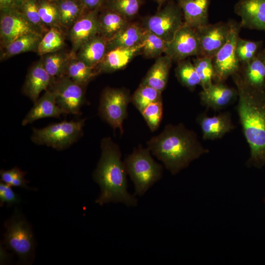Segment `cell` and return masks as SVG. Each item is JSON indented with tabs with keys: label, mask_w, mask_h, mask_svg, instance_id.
I'll return each mask as SVG.
<instances>
[{
	"label": "cell",
	"mask_w": 265,
	"mask_h": 265,
	"mask_svg": "<svg viewBox=\"0 0 265 265\" xmlns=\"http://www.w3.org/2000/svg\"><path fill=\"white\" fill-rule=\"evenodd\" d=\"M238 94L237 111L250 148L247 165H265V90L247 84L239 72L232 76Z\"/></svg>",
	"instance_id": "obj_1"
},
{
	"label": "cell",
	"mask_w": 265,
	"mask_h": 265,
	"mask_svg": "<svg viewBox=\"0 0 265 265\" xmlns=\"http://www.w3.org/2000/svg\"><path fill=\"white\" fill-rule=\"evenodd\" d=\"M151 154L172 175L186 168L193 160L209 152L193 131L183 123L168 124L147 142Z\"/></svg>",
	"instance_id": "obj_2"
},
{
	"label": "cell",
	"mask_w": 265,
	"mask_h": 265,
	"mask_svg": "<svg viewBox=\"0 0 265 265\" xmlns=\"http://www.w3.org/2000/svg\"><path fill=\"white\" fill-rule=\"evenodd\" d=\"M101 157L93 174L101 190L95 202L100 206L113 202L136 206L137 199L128 191L127 173L119 146L110 137H106L101 140Z\"/></svg>",
	"instance_id": "obj_3"
},
{
	"label": "cell",
	"mask_w": 265,
	"mask_h": 265,
	"mask_svg": "<svg viewBox=\"0 0 265 265\" xmlns=\"http://www.w3.org/2000/svg\"><path fill=\"white\" fill-rule=\"evenodd\" d=\"M148 148L139 145L128 155L124 163L134 187V194L142 196L161 178L162 166L156 162Z\"/></svg>",
	"instance_id": "obj_4"
},
{
	"label": "cell",
	"mask_w": 265,
	"mask_h": 265,
	"mask_svg": "<svg viewBox=\"0 0 265 265\" xmlns=\"http://www.w3.org/2000/svg\"><path fill=\"white\" fill-rule=\"evenodd\" d=\"M85 119L64 121L41 129L34 128L31 136L33 142L57 150L69 148L82 135Z\"/></svg>",
	"instance_id": "obj_5"
},
{
	"label": "cell",
	"mask_w": 265,
	"mask_h": 265,
	"mask_svg": "<svg viewBox=\"0 0 265 265\" xmlns=\"http://www.w3.org/2000/svg\"><path fill=\"white\" fill-rule=\"evenodd\" d=\"M4 244L13 251L23 263H26L33 254L34 236L27 221L16 209L4 223Z\"/></svg>",
	"instance_id": "obj_6"
},
{
	"label": "cell",
	"mask_w": 265,
	"mask_h": 265,
	"mask_svg": "<svg viewBox=\"0 0 265 265\" xmlns=\"http://www.w3.org/2000/svg\"><path fill=\"white\" fill-rule=\"evenodd\" d=\"M230 21V30L227 40L212 58L214 82H224L239 71L240 62L236 54V48L241 26L240 23Z\"/></svg>",
	"instance_id": "obj_7"
},
{
	"label": "cell",
	"mask_w": 265,
	"mask_h": 265,
	"mask_svg": "<svg viewBox=\"0 0 265 265\" xmlns=\"http://www.w3.org/2000/svg\"><path fill=\"white\" fill-rule=\"evenodd\" d=\"M131 97L124 89L107 88L102 93L99 106L100 117L114 130L124 132L123 122L127 116V108Z\"/></svg>",
	"instance_id": "obj_8"
},
{
	"label": "cell",
	"mask_w": 265,
	"mask_h": 265,
	"mask_svg": "<svg viewBox=\"0 0 265 265\" xmlns=\"http://www.w3.org/2000/svg\"><path fill=\"white\" fill-rule=\"evenodd\" d=\"M184 24L181 7L177 2L170 1L154 15L147 18L143 27L169 42Z\"/></svg>",
	"instance_id": "obj_9"
},
{
	"label": "cell",
	"mask_w": 265,
	"mask_h": 265,
	"mask_svg": "<svg viewBox=\"0 0 265 265\" xmlns=\"http://www.w3.org/2000/svg\"><path fill=\"white\" fill-rule=\"evenodd\" d=\"M51 88L54 94L57 105L66 114H79L85 103L83 86L68 77H61L53 83Z\"/></svg>",
	"instance_id": "obj_10"
},
{
	"label": "cell",
	"mask_w": 265,
	"mask_h": 265,
	"mask_svg": "<svg viewBox=\"0 0 265 265\" xmlns=\"http://www.w3.org/2000/svg\"><path fill=\"white\" fill-rule=\"evenodd\" d=\"M164 53L177 62L191 56H202L195 29L184 24L172 39L167 42Z\"/></svg>",
	"instance_id": "obj_11"
},
{
	"label": "cell",
	"mask_w": 265,
	"mask_h": 265,
	"mask_svg": "<svg viewBox=\"0 0 265 265\" xmlns=\"http://www.w3.org/2000/svg\"><path fill=\"white\" fill-rule=\"evenodd\" d=\"M202 56L212 58L226 43L230 30V21L210 24L195 29Z\"/></svg>",
	"instance_id": "obj_12"
},
{
	"label": "cell",
	"mask_w": 265,
	"mask_h": 265,
	"mask_svg": "<svg viewBox=\"0 0 265 265\" xmlns=\"http://www.w3.org/2000/svg\"><path fill=\"white\" fill-rule=\"evenodd\" d=\"M234 11L241 18V27L265 32V0H239Z\"/></svg>",
	"instance_id": "obj_13"
},
{
	"label": "cell",
	"mask_w": 265,
	"mask_h": 265,
	"mask_svg": "<svg viewBox=\"0 0 265 265\" xmlns=\"http://www.w3.org/2000/svg\"><path fill=\"white\" fill-rule=\"evenodd\" d=\"M201 104L207 107L219 110L231 104L238 97L237 89L224 82L212 83L199 93Z\"/></svg>",
	"instance_id": "obj_14"
},
{
	"label": "cell",
	"mask_w": 265,
	"mask_h": 265,
	"mask_svg": "<svg viewBox=\"0 0 265 265\" xmlns=\"http://www.w3.org/2000/svg\"><path fill=\"white\" fill-rule=\"evenodd\" d=\"M197 121L204 140L221 138L234 128L231 115L228 112L212 116L202 114L197 117Z\"/></svg>",
	"instance_id": "obj_15"
},
{
	"label": "cell",
	"mask_w": 265,
	"mask_h": 265,
	"mask_svg": "<svg viewBox=\"0 0 265 265\" xmlns=\"http://www.w3.org/2000/svg\"><path fill=\"white\" fill-rule=\"evenodd\" d=\"M66 112L56 104L54 93L50 89L34 103V105L25 116L22 122L26 126L35 121L47 117L59 118Z\"/></svg>",
	"instance_id": "obj_16"
},
{
	"label": "cell",
	"mask_w": 265,
	"mask_h": 265,
	"mask_svg": "<svg viewBox=\"0 0 265 265\" xmlns=\"http://www.w3.org/2000/svg\"><path fill=\"white\" fill-rule=\"evenodd\" d=\"M100 33V24L96 10L78 19L72 26L70 38L73 46L80 48L85 43Z\"/></svg>",
	"instance_id": "obj_17"
},
{
	"label": "cell",
	"mask_w": 265,
	"mask_h": 265,
	"mask_svg": "<svg viewBox=\"0 0 265 265\" xmlns=\"http://www.w3.org/2000/svg\"><path fill=\"white\" fill-rule=\"evenodd\" d=\"M181 7L184 25L196 29L209 24L210 0H176Z\"/></svg>",
	"instance_id": "obj_18"
},
{
	"label": "cell",
	"mask_w": 265,
	"mask_h": 265,
	"mask_svg": "<svg viewBox=\"0 0 265 265\" xmlns=\"http://www.w3.org/2000/svg\"><path fill=\"white\" fill-rule=\"evenodd\" d=\"M141 43L131 48H117L108 51L99 64V72H112L125 68L136 55L142 53Z\"/></svg>",
	"instance_id": "obj_19"
},
{
	"label": "cell",
	"mask_w": 265,
	"mask_h": 265,
	"mask_svg": "<svg viewBox=\"0 0 265 265\" xmlns=\"http://www.w3.org/2000/svg\"><path fill=\"white\" fill-rule=\"evenodd\" d=\"M53 79L46 71L43 62L34 65L28 72L23 87L24 94L33 103L39 98L40 93L48 90Z\"/></svg>",
	"instance_id": "obj_20"
},
{
	"label": "cell",
	"mask_w": 265,
	"mask_h": 265,
	"mask_svg": "<svg viewBox=\"0 0 265 265\" xmlns=\"http://www.w3.org/2000/svg\"><path fill=\"white\" fill-rule=\"evenodd\" d=\"M32 32H34L29 22L20 15L8 12L1 18V37L6 45L24 35Z\"/></svg>",
	"instance_id": "obj_21"
},
{
	"label": "cell",
	"mask_w": 265,
	"mask_h": 265,
	"mask_svg": "<svg viewBox=\"0 0 265 265\" xmlns=\"http://www.w3.org/2000/svg\"><path fill=\"white\" fill-rule=\"evenodd\" d=\"M172 61L167 55L157 57L141 83L150 86L162 92L166 86Z\"/></svg>",
	"instance_id": "obj_22"
},
{
	"label": "cell",
	"mask_w": 265,
	"mask_h": 265,
	"mask_svg": "<svg viewBox=\"0 0 265 265\" xmlns=\"http://www.w3.org/2000/svg\"><path fill=\"white\" fill-rule=\"evenodd\" d=\"M145 28L136 24H128L107 40V52L117 48H131L141 44Z\"/></svg>",
	"instance_id": "obj_23"
},
{
	"label": "cell",
	"mask_w": 265,
	"mask_h": 265,
	"mask_svg": "<svg viewBox=\"0 0 265 265\" xmlns=\"http://www.w3.org/2000/svg\"><path fill=\"white\" fill-rule=\"evenodd\" d=\"M107 52V39L97 35L80 48L79 59L94 68L104 58Z\"/></svg>",
	"instance_id": "obj_24"
},
{
	"label": "cell",
	"mask_w": 265,
	"mask_h": 265,
	"mask_svg": "<svg viewBox=\"0 0 265 265\" xmlns=\"http://www.w3.org/2000/svg\"><path fill=\"white\" fill-rule=\"evenodd\" d=\"M243 66L241 76L245 82L253 87L265 90V62L260 53Z\"/></svg>",
	"instance_id": "obj_25"
},
{
	"label": "cell",
	"mask_w": 265,
	"mask_h": 265,
	"mask_svg": "<svg viewBox=\"0 0 265 265\" xmlns=\"http://www.w3.org/2000/svg\"><path fill=\"white\" fill-rule=\"evenodd\" d=\"M99 21L100 33L107 40L129 24L128 19L111 10L105 13Z\"/></svg>",
	"instance_id": "obj_26"
},
{
	"label": "cell",
	"mask_w": 265,
	"mask_h": 265,
	"mask_svg": "<svg viewBox=\"0 0 265 265\" xmlns=\"http://www.w3.org/2000/svg\"><path fill=\"white\" fill-rule=\"evenodd\" d=\"M176 76L180 83L190 91L201 85V80L195 66L189 60H183L178 62L175 69Z\"/></svg>",
	"instance_id": "obj_27"
},
{
	"label": "cell",
	"mask_w": 265,
	"mask_h": 265,
	"mask_svg": "<svg viewBox=\"0 0 265 265\" xmlns=\"http://www.w3.org/2000/svg\"><path fill=\"white\" fill-rule=\"evenodd\" d=\"M94 68L79 59L73 60L66 66L65 74L73 81L83 86L95 75Z\"/></svg>",
	"instance_id": "obj_28"
},
{
	"label": "cell",
	"mask_w": 265,
	"mask_h": 265,
	"mask_svg": "<svg viewBox=\"0 0 265 265\" xmlns=\"http://www.w3.org/2000/svg\"><path fill=\"white\" fill-rule=\"evenodd\" d=\"M167 42L145 29L142 41V53L147 58L158 57L164 53Z\"/></svg>",
	"instance_id": "obj_29"
},
{
	"label": "cell",
	"mask_w": 265,
	"mask_h": 265,
	"mask_svg": "<svg viewBox=\"0 0 265 265\" xmlns=\"http://www.w3.org/2000/svg\"><path fill=\"white\" fill-rule=\"evenodd\" d=\"M161 93L150 86L140 83L131 97V102L141 112L149 104L162 99Z\"/></svg>",
	"instance_id": "obj_30"
},
{
	"label": "cell",
	"mask_w": 265,
	"mask_h": 265,
	"mask_svg": "<svg viewBox=\"0 0 265 265\" xmlns=\"http://www.w3.org/2000/svg\"><path fill=\"white\" fill-rule=\"evenodd\" d=\"M263 44V41L249 40L239 37L236 48L239 62L244 64L251 60L261 52Z\"/></svg>",
	"instance_id": "obj_31"
},
{
	"label": "cell",
	"mask_w": 265,
	"mask_h": 265,
	"mask_svg": "<svg viewBox=\"0 0 265 265\" xmlns=\"http://www.w3.org/2000/svg\"><path fill=\"white\" fill-rule=\"evenodd\" d=\"M39 37L34 32L24 35L6 45V53L9 56L14 55L37 48Z\"/></svg>",
	"instance_id": "obj_32"
},
{
	"label": "cell",
	"mask_w": 265,
	"mask_h": 265,
	"mask_svg": "<svg viewBox=\"0 0 265 265\" xmlns=\"http://www.w3.org/2000/svg\"><path fill=\"white\" fill-rule=\"evenodd\" d=\"M193 63L201 80L202 89L209 87L213 82L214 69L212 59L205 56H197Z\"/></svg>",
	"instance_id": "obj_33"
},
{
	"label": "cell",
	"mask_w": 265,
	"mask_h": 265,
	"mask_svg": "<svg viewBox=\"0 0 265 265\" xmlns=\"http://www.w3.org/2000/svg\"><path fill=\"white\" fill-rule=\"evenodd\" d=\"M63 44V39L61 33L56 28H52L39 42L38 52L41 55L54 52Z\"/></svg>",
	"instance_id": "obj_34"
},
{
	"label": "cell",
	"mask_w": 265,
	"mask_h": 265,
	"mask_svg": "<svg viewBox=\"0 0 265 265\" xmlns=\"http://www.w3.org/2000/svg\"><path fill=\"white\" fill-rule=\"evenodd\" d=\"M152 132L156 131L160 126L163 114L162 99L153 102L140 112Z\"/></svg>",
	"instance_id": "obj_35"
},
{
	"label": "cell",
	"mask_w": 265,
	"mask_h": 265,
	"mask_svg": "<svg viewBox=\"0 0 265 265\" xmlns=\"http://www.w3.org/2000/svg\"><path fill=\"white\" fill-rule=\"evenodd\" d=\"M140 3L141 0H111L110 9L128 19L137 14Z\"/></svg>",
	"instance_id": "obj_36"
},
{
	"label": "cell",
	"mask_w": 265,
	"mask_h": 265,
	"mask_svg": "<svg viewBox=\"0 0 265 265\" xmlns=\"http://www.w3.org/2000/svg\"><path fill=\"white\" fill-rule=\"evenodd\" d=\"M26 174L25 172L17 167L7 170H1L0 172L1 182L12 186L32 189L27 186L29 182L25 178Z\"/></svg>",
	"instance_id": "obj_37"
},
{
	"label": "cell",
	"mask_w": 265,
	"mask_h": 265,
	"mask_svg": "<svg viewBox=\"0 0 265 265\" xmlns=\"http://www.w3.org/2000/svg\"><path fill=\"white\" fill-rule=\"evenodd\" d=\"M65 60L59 53H53L47 56L43 62L44 68L49 75L53 79L60 78L65 74Z\"/></svg>",
	"instance_id": "obj_38"
},
{
	"label": "cell",
	"mask_w": 265,
	"mask_h": 265,
	"mask_svg": "<svg viewBox=\"0 0 265 265\" xmlns=\"http://www.w3.org/2000/svg\"><path fill=\"white\" fill-rule=\"evenodd\" d=\"M58 9L59 22L64 25H68L74 21L80 11L79 4L72 0H63Z\"/></svg>",
	"instance_id": "obj_39"
},
{
	"label": "cell",
	"mask_w": 265,
	"mask_h": 265,
	"mask_svg": "<svg viewBox=\"0 0 265 265\" xmlns=\"http://www.w3.org/2000/svg\"><path fill=\"white\" fill-rule=\"evenodd\" d=\"M38 11L42 22L47 25H52L59 21L58 9L52 3H43L38 7Z\"/></svg>",
	"instance_id": "obj_40"
},
{
	"label": "cell",
	"mask_w": 265,
	"mask_h": 265,
	"mask_svg": "<svg viewBox=\"0 0 265 265\" xmlns=\"http://www.w3.org/2000/svg\"><path fill=\"white\" fill-rule=\"evenodd\" d=\"M12 186L2 182L0 183V205L3 206L5 204L7 207L19 204L21 199L12 188Z\"/></svg>",
	"instance_id": "obj_41"
},
{
	"label": "cell",
	"mask_w": 265,
	"mask_h": 265,
	"mask_svg": "<svg viewBox=\"0 0 265 265\" xmlns=\"http://www.w3.org/2000/svg\"><path fill=\"white\" fill-rule=\"evenodd\" d=\"M22 4L25 17L30 23L37 25L42 22L35 0H24Z\"/></svg>",
	"instance_id": "obj_42"
},
{
	"label": "cell",
	"mask_w": 265,
	"mask_h": 265,
	"mask_svg": "<svg viewBox=\"0 0 265 265\" xmlns=\"http://www.w3.org/2000/svg\"><path fill=\"white\" fill-rule=\"evenodd\" d=\"M82 5L88 9H97L100 7L104 0H80Z\"/></svg>",
	"instance_id": "obj_43"
},
{
	"label": "cell",
	"mask_w": 265,
	"mask_h": 265,
	"mask_svg": "<svg viewBox=\"0 0 265 265\" xmlns=\"http://www.w3.org/2000/svg\"><path fill=\"white\" fill-rule=\"evenodd\" d=\"M24 0H0V7L8 9L14 7L23 3Z\"/></svg>",
	"instance_id": "obj_44"
},
{
	"label": "cell",
	"mask_w": 265,
	"mask_h": 265,
	"mask_svg": "<svg viewBox=\"0 0 265 265\" xmlns=\"http://www.w3.org/2000/svg\"><path fill=\"white\" fill-rule=\"evenodd\" d=\"M9 254L3 247L0 246V264H4L9 260Z\"/></svg>",
	"instance_id": "obj_45"
},
{
	"label": "cell",
	"mask_w": 265,
	"mask_h": 265,
	"mask_svg": "<svg viewBox=\"0 0 265 265\" xmlns=\"http://www.w3.org/2000/svg\"><path fill=\"white\" fill-rule=\"evenodd\" d=\"M260 54L262 58L265 62V48L264 49L262 50V51L260 52Z\"/></svg>",
	"instance_id": "obj_46"
},
{
	"label": "cell",
	"mask_w": 265,
	"mask_h": 265,
	"mask_svg": "<svg viewBox=\"0 0 265 265\" xmlns=\"http://www.w3.org/2000/svg\"><path fill=\"white\" fill-rule=\"evenodd\" d=\"M159 3V5L161 6V4L166 0H157Z\"/></svg>",
	"instance_id": "obj_47"
},
{
	"label": "cell",
	"mask_w": 265,
	"mask_h": 265,
	"mask_svg": "<svg viewBox=\"0 0 265 265\" xmlns=\"http://www.w3.org/2000/svg\"></svg>",
	"instance_id": "obj_48"
},
{
	"label": "cell",
	"mask_w": 265,
	"mask_h": 265,
	"mask_svg": "<svg viewBox=\"0 0 265 265\" xmlns=\"http://www.w3.org/2000/svg\"></svg>",
	"instance_id": "obj_49"
}]
</instances>
